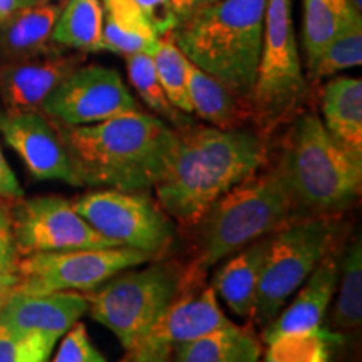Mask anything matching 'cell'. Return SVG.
Returning a JSON list of instances; mask_svg holds the SVG:
<instances>
[{
  "label": "cell",
  "mask_w": 362,
  "mask_h": 362,
  "mask_svg": "<svg viewBox=\"0 0 362 362\" xmlns=\"http://www.w3.org/2000/svg\"><path fill=\"white\" fill-rule=\"evenodd\" d=\"M267 138L255 128L220 129L192 123L175 128V141L153 188L171 220L197 226L230 188L264 168Z\"/></svg>",
  "instance_id": "cell-1"
},
{
  "label": "cell",
  "mask_w": 362,
  "mask_h": 362,
  "mask_svg": "<svg viewBox=\"0 0 362 362\" xmlns=\"http://www.w3.org/2000/svg\"><path fill=\"white\" fill-rule=\"evenodd\" d=\"M56 124L83 187L153 192L175 141V128L139 110L94 124Z\"/></svg>",
  "instance_id": "cell-2"
},
{
  "label": "cell",
  "mask_w": 362,
  "mask_h": 362,
  "mask_svg": "<svg viewBox=\"0 0 362 362\" xmlns=\"http://www.w3.org/2000/svg\"><path fill=\"white\" fill-rule=\"evenodd\" d=\"M277 161L293 202L305 216L342 214L359 200L362 155L337 141L315 112L291 121Z\"/></svg>",
  "instance_id": "cell-3"
},
{
  "label": "cell",
  "mask_w": 362,
  "mask_h": 362,
  "mask_svg": "<svg viewBox=\"0 0 362 362\" xmlns=\"http://www.w3.org/2000/svg\"><path fill=\"white\" fill-rule=\"evenodd\" d=\"M305 218L293 202L279 165L259 170L216 200L203 215L198 233L197 260L185 279L194 282L206 269L267 235Z\"/></svg>",
  "instance_id": "cell-4"
},
{
  "label": "cell",
  "mask_w": 362,
  "mask_h": 362,
  "mask_svg": "<svg viewBox=\"0 0 362 362\" xmlns=\"http://www.w3.org/2000/svg\"><path fill=\"white\" fill-rule=\"evenodd\" d=\"M267 0H218L170 30L192 64L250 99L265 33Z\"/></svg>",
  "instance_id": "cell-5"
},
{
  "label": "cell",
  "mask_w": 362,
  "mask_h": 362,
  "mask_svg": "<svg viewBox=\"0 0 362 362\" xmlns=\"http://www.w3.org/2000/svg\"><path fill=\"white\" fill-rule=\"evenodd\" d=\"M143 265L129 267L86 293L90 317L111 330L128 354L149 336L183 288L185 270L176 262Z\"/></svg>",
  "instance_id": "cell-6"
},
{
  "label": "cell",
  "mask_w": 362,
  "mask_h": 362,
  "mask_svg": "<svg viewBox=\"0 0 362 362\" xmlns=\"http://www.w3.org/2000/svg\"><path fill=\"white\" fill-rule=\"evenodd\" d=\"M309 86L292 22V0H267L264 45L250 93L252 124L269 136L302 112Z\"/></svg>",
  "instance_id": "cell-7"
},
{
  "label": "cell",
  "mask_w": 362,
  "mask_h": 362,
  "mask_svg": "<svg viewBox=\"0 0 362 362\" xmlns=\"http://www.w3.org/2000/svg\"><path fill=\"white\" fill-rule=\"evenodd\" d=\"M334 225L327 216H307L272 235L252 319L267 327L329 253Z\"/></svg>",
  "instance_id": "cell-8"
},
{
  "label": "cell",
  "mask_w": 362,
  "mask_h": 362,
  "mask_svg": "<svg viewBox=\"0 0 362 362\" xmlns=\"http://www.w3.org/2000/svg\"><path fill=\"white\" fill-rule=\"evenodd\" d=\"M74 206L96 232L117 247L155 259L173 243V220L146 192L99 188L78 198Z\"/></svg>",
  "instance_id": "cell-9"
},
{
  "label": "cell",
  "mask_w": 362,
  "mask_h": 362,
  "mask_svg": "<svg viewBox=\"0 0 362 362\" xmlns=\"http://www.w3.org/2000/svg\"><path fill=\"white\" fill-rule=\"evenodd\" d=\"M151 257L124 247L44 252L17 262L16 292L89 293L129 267L143 265Z\"/></svg>",
  "instance_id": "cell-10"
},
{
  "label": "cell",
  "mask_w": 362,
  "mask_h": 362,
  "mask_svg": "<svg viewBox=\"0 0 362 362\" xmlns=\"http://www.w3.org/2000/svg\"><path fill=\"white\" fill-rule=\"evenodd\" d=\"M12 232L21 257L44 252H69L117 247L86 221L74 202L57 194L13 203Z\"/></svg>",
  "instance_id": "cell-11"
},
{
  "label": "cell",
  "mask_w": 362,
  "mask_h": 362,
  "mask_svg": "<svg viewBox=\"0 0 362 362\" xmlns=\"http://www.w3.org/2000/svg\"><path fill=\"white\" fill-rule=\"evenodd\" d=\"M129 111H138V103L119 72L96 64L79 66L40 107V112L66 126L101 123Z\"/></svg>",
  "instance_id": "cell-12"
},
{
  "label": "cell",
  "mask_w": 362,
  "mask_h": 362,
  "mask_svg": "<svg viewBox=\"0 0 362 362\" xmlns=\"http://www.w3.org/2000/svg\"><path fill=\"white\" fill-rule=\"evenodd\" d=\"M0 134L35 180L83 187L56 121L44 112L0 111Z\"/></svg>",
  "instance_id": "cell-13"
},
{
  "label": "cell",
  "mask_w": 362,
  "mask_h": 362,
  "mask_svg": "<svg viewBox=\"0 0 362 362\" xmlns=\"http://www.w3.org/2000/svg\"><path fill=\"white\" fill-rule=\"evenodd\" d=\"M83 62V54H66L64 49H59L34 59L0 64V101L4 111H40L52 90Z\"/></svg>",
  "instance_id": "cell-14"
},
{
  "label": "cell",
  "mask_w": 362,
  "mask_h": 362,
  "mask_svg": "<svg viewBox=\"0 0 362 362\" xmlns=\"http://www.w3.org/2000/svg\"><path fill=\"white\" fill-rule=\"evenodd\" d=\"M86 293L16 292L0 310V324L16 332H35L59 341L81 317L88 314Z\"/></svg>",
  "instance_id": "cell-15"
},
{
  "label": "cell",
  "mask_w": 362,
  "mask_h": 362,
  "mask_svg": "<svg viewBox=\"0 0 362 362\" xmlns=\"http://www.w3.org/2000/svg\"><path fill=\"white\" fill-rule=\"evenodd\" d=\"M339 262L334 255H325L309 279L293 293L287 305L264 329V341L282 334L307 332L319 329L337 291Z\"/></svg>",
  "instance_id": "cell-16"
},
{
  "label": "cell",
  "mask_w": 362,
  "mask_h": 362,
  "mask_svg": "<svg viewBox=\"0 0 362 362\" xmlns=\"http://www.w3.org/2000/svg\"><path fill=\"white\" fill-rule=\"evenodd\" d=\"M183 288H188V296L180 293L175 298L146 339H155L173 347L176 344L194 341L233 324L220 307L218 297L211 285H206L197 292L192 287Z\"/></svg>",
  "instance_id": "cell-17"
},
{
  "label": "cell",
  "mask_w": 362,
  "mask_h": 362,
  "mask_svg": "<svg viewBox=\"0 0 362 362\" xmlns=\"http://www.w3.org/2000/svg\"><path fill=\"white\" fill-rule=\"evenodd\" d=\"M272 235L257 240L221 260L223 264L215 272L211 280L216 297L221 298L230 312H233L240 319L253 317L262 269H264Z\"/></svg>",
  "instance_id": "cell-18"
},
{
  "label": "cell",
  "mask_w": 362,
  "mask_h": 362,
  "mask_svg": "<svg viewBox=\"0 0 362 362\" xmlns=\"http://www.w3.org/2000/svg\"><path fill=\"white\" fill-rule=\"evenodd\" d=\"M64 4L37 2L0 24V64L25 61L59 51L51 35Z\"/></svg>",
  "instance_id": "cell-19"
},
{
  "label": "cell",
  "mask_w": 362,
  "mask_h": 362,
  "mask_svg": "<svg viewBox=\"0 0 362 362\" xmlns=\"http://www.w3.org/2000/svg\"><path fill=\"white\" fill-rule=\"evenodd\" d=\"M192 111L220 129L243 128L252 123L250 101L194 64L189 66Z\"/></svg>",
  "instance_id": "cell-20"
},
{
  "label": "cell",
  "mask_w": 362,
  "mask_h": 362,
  "mask_svg": "<svg viewBox=\"0 0 362 362\" xmlns=\"http://www.w3.org/2000/svg\"><path fill=\"white\" fill-rule=\"evenodd\" d=\"M103 42L106 51L119 56L153 54L160 35L134 0H103Z\"/></svg>",
  "instance_id": "cell-21"
},
{
  "label": "cell",
  "mask_w": 362,
  "mask_h": 362,
  "mask_svg": "<svg viewBox=\"0 0 362 362\" xmlns=\"http://www.w3.org/2000/svg\"><path fill=\"white\" fill-rule=\"evenodd\" d=\"M324 126L337 141L362 155V81L336 78L320 90Z\"/></svg>",
  "instance_id": "cell-22"
},
{
  "label": "cell",
  "mask_w": 362,
  "mask_h": 362,
  "mask_svg": "<svg viewBox=\"0 0 362 362\" xmlns=\"http://www.w3.org/2000/svg\"><path fill=\"white\" fill-rule=\"evenodd\" d=\"M262 344L252 330L230 324L215 332L176 344L170 362H260Z\"/></svg>",
  "instance_id": "cell-23"
},
{
  "label": "cell",
  "mask_w": 362,
  "mask_h": 362,
  "mask_svg": "<svg viewBox=\"0 0 362 362\" xmlns=\"http://www.w3.org/2000/svg\"><path fill=\"white\" fill-rule=\"evenodd\" d=\"M362 19L349 0H304V44L307 69L314 64L319 54L346 30L352 22Z\"/></svg>",
  "instance_id": "cell-24"
},
{
  "label": "cell",
  "mask_w": 362,
  "mask_h": 362,
  "mask_svg": "<svg viewBox=\"0 0 362 362\" xmlns=\"http://www.w3.org/2000/svg\"><path fill=\"white\" fill-rule=\"evenodd\" d=\"M52 42L81 54L106 51L103 42V7L99 0H67L54 24Z\"/></svg>",
  "instance_id": "cell-25"
},
{
  "label": "cell",
  "mask_w": 362,
  "mask_h": 362,
  "mask_svg": "<svg viewBox=\"0 0 362 362\" xmlns=\"http://www.w3.org/2000/svg\"><path fill=\"white\" fill-rule=\"evenodd\" d=\"M337 300L332 325L339 330H354L362 322V243L357 237L339 264Z\"/></svg>",
  "instance_id": "cell-26"
},
{
  "label": "cell",
  "mask_w": 362,
  "mask_h": 362,
  "mask_svg": "<svg viewBox=\"0 0 362 362\" xmlns=\"http://www.w3.org/2000/svg\"><path fill=\"white\" fill-rule=\"evenodd\" d=\"M126 66H128L129 81L138 96L158 117L166 121L171 128H181V126L192 123L189 116L176 110L170 103V99L166 98L156 76L155 62L149 54L139 52L128 56L126 57Z\"/></svg>",
  "instance_id": "cell-27"
},
{
  "label": "cell",
  "mask_w": 362,
  "mask_h": 362,
  "mask_svg": "<svg viewBox=\"0 0 362 362\" xmlns=\"http://www.w3.org/2000/svg\"><path fill=\"white\" fill-rule=\"evenodd\" d=\"M337 334L322 327L307 332L282 334L267 342L264 362H330Z\"/></svg>",
  "instance_id": "cell-28"
},
{
  "label": "cell",
  "mask_w": 362,
  "mask_h": 362,
  "mask_svg": "<svg viewBox=\"0 0 362 362\" xmlns=\"http://www.w3.org/2000/svg\"><path fill=\"white\" fill-rule=\"evenodd\" d=\"M153 62H155L156 76L160 84L165 90L166 98L173 104L176 110L185 115H192V103H189V66L187 56L180 51L178 45L171 39V34L161 35L160 45L156 52L153 54Z\"/></svg>",
  "instance_id": "cell-29"
},
{
  "label": "cell",
  "mask_w": 362,
  "mask_h": 362,
  "mask_svg": "<svg viewBox=\"0 0 362 362\" xmlns=\"http://www.w3.org/2000/svg\"><path fill=\"white\" fill-rule=\"evenodd\" d=\"M362 62V19H357L330 42L309 69L310 81H320Z\"/></svg>",
  "instance_id": "cell-30"
},
{
  "label": "cell",
  "mask_w": 362,
  "mask_h": 362,
  "mask_svg": "<svg viewBox=\"0 0 362 362\" xmlns=\"http://www.w3.org/2000/svg\"><path fill=\"white\" fill-rule=\"evenodd\" d=\"M56 341L35 332H16L0 324V362H49Z\"/></svg>",
  "instance_id": "cell-31"
},
{
  "label": "cell",
  "mask_w": 362,
  "mask_h": 362,
  "mask_svg": "<svg viewBox=\"0 0 362 362\" xmlns=\"http://www.w3.org/2000/svg\"><path fill=\"white\" fill-rule=\"evenodd\" d=\"M52 362H106V357L90 341L86 325L76 322L62 336V342Z\"/></svg>",
  "instance_id": "cell-32"
},
{
  "label": "cell",
  "mask_w": 362,
  "mask_h": 362,
  "mask_svg": "<svg viewBox=\"0 0 362 362\" xmlns=\"http://www.w3.org/2000/svg\"><path fill=\"white\" fill-rule=\"evenodd\" d=\"M19 253L12 232V214L7 202L0 200V274H16Z\"/></svg>",
  "instance_id": "cell-33"
},
{
  "label": "cell",
  "mask_w": 362,
  "mask_h": 362,
  "mask_svg": "<svg viewBox=\"0 0 362 362\" xmlns=\"http://www.w3.org/2000/svg\"><path fill=\"white\" fill-rule=\"evenodd\" d=\"M134 2L144 12V16L155 27L156 34L160 37L173 30L178 24L173 8H171V0H134Z\"/></svg>",
  "instance_id": "cell-34"
},
{
  "label": "cell",
  "mask_w": 362,
  "mask_h": 362,
  "mask_svg": "<svg viewBox=\"0 0 362 362\" xmlns=\"http://www.w3.org/2000/svg\"><path fill=\"white\" fill-rule=\"evenodd\" d=\"M24 198V188L19 183V178L8 165L2 146H0V200L16 203Z\"/></svg>",
  "instance_id": "cell-35"
},
{
  "label": "cell",
  "mask_w": 362,
  "mask_h": 362,
  "mask_svg": "<svg viewBox=\"0 0 362 362\" xmlns=\"http://www.w3.org/2000/svg\"><path fill=\"white\" fill-rule=\"evenodd\" d=\"M171 347L168 344L155 341V339H144L136 349L128 354L131 362H170Z\"/></svg>",
  "instance_id": "cell-36"
},
{
  "label": "cell",
  "mask_w": 362,
  "mask_h": 362,
  "mask_svg": "<svg viewBox=\"0 0 362 362\" xmlns=\"http://www.w3.org/2000/svg\"><path fill=\"white\" fill-rule=\"evenodd\" d=\"M216 2L218 0H171V8H173L176 21L183 22L189 19L193 13H197L205 7L214 6Z\"/></svg>",
  "instance_id": "cell-37"
},
{
  "label": "cell",
  "mask_w": 362,
  "mask_h": 362,
  "mask_svg": "<svg viewBox=\"0 0 362 362\" xmlns=\"http://www.w3.org/2000/svg\"><path fill=\"white\" fill-rule=\"evenodd\" d=\"M40 0H0V24L6 22L13 13L22 11V8L34 6Z\"/></svg>",
  "instance_id": "cell-38"
},
{
  "label": "cell",
  "mask_w": 362,
  "mask_h": 362,
  "mask_svg": "<svg viewBox=\"0 0 362 362\" xmlns=\"http://www.w3.org/2000/svg\"><path fill=\"white\" fill-rule=\"evenodd\" d=\"M17 275L16 274H0V310L4 309L8 297L16 291Z\"/></svg>",
  "instance_id": "cell-39"
},
{
  "label": "cell",
  "mask_w": 362,
  "mask_h": 362,
  "mask_svg": "<svg viewBox=\"0 0 362 362\" xmlns=\"http://www.w3.org/2000/svg\"><path fill=\"white\" fill-rule=\"evenodd\" d=\"M351 6L354 7V11L362 16V0H349Z\"/></svg>",
  "instance_id": "cell-40"
},
{
  "label": "cell",
  "mask_w": 362,
  "mask_h": 362,
  "mask_svg": "<svg viewBox=\"0 0 362 362\" xmlns=\"http://www.w3.org/2000/svg\"><path fill=\"white\" fill-rule=\"evenodd\" d=\"M40 2H62L64 4V0H40Z\"/></svg>",
  "instance_id": "cell-41"
},
{
  "label": "cell",
  "mask_w": 362,
  "mask_h": 362,
  "mask_svg": "<svg viewBox=\"0 0 362 362\" xmlns=\"http://www.w3.org/2000/svg\"><path fill=\"white\" fill-rule=\"evenodd\" d=\"M121 362H131V359H129V357H126V359H123Z\"/></svg>",
  "instance_id": "cell-42"
}]
</instances>
